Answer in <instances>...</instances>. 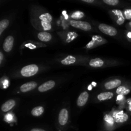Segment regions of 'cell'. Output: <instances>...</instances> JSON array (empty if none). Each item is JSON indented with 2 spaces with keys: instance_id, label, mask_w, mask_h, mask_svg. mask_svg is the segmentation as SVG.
Masks as SVG:
<instances>
[{
  "instance_id": "obj_1",
  "label": "cell",
  "mask_w": 131,
  "mask_h": 131,
  "mask_svg": "<svg viewBox=\"0 0 131 131\" xmlns=\"http://www.w3.org/2000/svg\"><path fill=\"white\" fill-rule=\"evenodd\" d=\"M38 67L36 65H29L24 67L20 71V74L24 77H31L37 74Z\"/></svg>"
},
{
  "instance_id": "obj_2",
  "label": "cell",
  "mask_w": 131,
  "mask_h": 131,
  "mask_svg": "<svg viewBox=\"0 0 131 131\" xmlns=\"http://www.w3.org/2000/svg\"><path fill=\"white\" fill-rule=\"evenodd\" d=\"M99 29L105 34L110 36H115L117 34V30L111 26L105 24H101L99 26Z\"/></svg>"
},
{
  "instance_id": "obj_3",
  "label": "cell",
  "mask_w": 131,
  "mask_h": 131,
  "mask_svg": "<svg viewBox=\"0 0 131 131\" xmlns=\"http://www.w3.org/2000/svg\"><path fill=\"white\" fill-rule=\"evenodd\" d=\"M70 23L71 26H72L74 28H79L84 31L90 30L92 28L90 24L87 22L80 21V20H71Z\"/></svg>"
},
{
  "instance_id": "obj_4",
  "label": "cell",
  "mask_w": 131,
  "mask_h": 131,
  "mask_svg": "<svg viewBox=\"0 0 131 131\" xmlns=\"http://www.w3.org/2000/svg\"><path fill=\"white\" fill-rule=\"evenodd\" d=\"M68 118H69L68 111L66 109H62L60 111L58 117V121L60 125H65L67 123Z\"/></svg>"
},
{
  "instance_id": "obj_5",
  "label": "cell",
  "mask_w": 131,
  "mask_h": 131,
  "mask_svg": "<svg viewBox=\"0 0 131 131\" xmlns=\"http://www.w3.org/2000/svg\"><path fill=\"white\" fill-rule=\"evenodd\" d=\"M14 37L12 36H8L5 40L3 43V49L5 52H9L12 50L14 45Z\"/></svg>"
},
{
  "instance_id": "obj_6",
  "label": "cell",
  "mask_w": 131,
  "mask_h": 131,
  "mask_svg": "<svg viewBox=\"0 0 131 131\" xmlns=\"http://www.w3.org/2000/svg\"><path fill=\"white\" fill-rule=\"evenodd\" d=\"M55 85V82L54 81H49L42 84L38 87V91L40 92H44L52 89Z\"/></svg>"
},
{
  "instance_id": "obj_7",
  "label": "cell",
  "mask_w": 131,
  "mask_h": 131,
  "mask_svg": "<svg viewBox=\"0 0 131 131\" xmlns=\"http://www.w3.org/2000/svg\"><path fill=\"white\" fill-rule=\"evenodd\" d=\"M113 118L116 122L122 123L127 121V120L128 119V116L126 114L124 113L123 111H120V112L115 113L114 114Z\"/></svg>"
},
{
  "instance_id": "obj_8",
  "label": "cell",
  "mask_w": 131,
  "mask_h": 131,
  "mask_svg": "<svg viewBox=\"0 0 131 131\" xmlns=\"http://www.w3.org/2000/svg\"><path fill=\"white\" fill-rule=\"evenodd\" d=\"M88 97H89V95H88V92H83L79 95V97H78V101H77V104H78V106H79V107H82V106H84L86 104V103L87 102V101L88 99Z\"/></svg>"
},
{
  "instance_id": "obj_9",
  "label": "cell",
  "mask_w": 131,
  "mask_h": 131,
  "mask_svg": "<svg viewBox=\"0 0 131 131\" xmlns=\"http://www.w3.org/2000/svg\"><path fill=\"white\" fill-rule=\"evenodd\" d=\"M37 86V83L35 82H29V83H25L20 86V91L22 92H28L29 91L35 89Z\"/></svg>"
},
{
  "instance_id": "obj_10",
  "label": "cell",
  "mask_w": 131,
  "mask_h": 131,
  "mask_svg": "<svg viewBox=\"0 0 131 131\" xmlns=\"http://www.w3.org/2000/svg\"><path fill=\"white\" fill-rule=\"evenodd\" d=\"M15 106V101L14 100L10 99L9 101H6V102L3 104L1 106V110L3 112H7L10 111L11 109H12Z\"/></svg>"
},
{
  "instance_id": "obj_11",
  "label": "cell",
  "mask_w": 131,
  "mask_h": 131,
  "mask_svg": "<svg viewBox=\"0 0 131 131\" xmlns=\"http://www.w3.org/2000/svg\"><path fill=\"white\" fill-rule=\"evenodd\" d=\"M121 83L122 82L120 80H119V79H115V80L107 82V83L105 84L104 86L106 89L111 90V89H113V88H116V87H118V88L120 87Z\"/></svg>"
},
{
  "instance_id": "obj_12",
  "label": "cell",
  "mask_w": 131,
  "mask_h": 131,
  "mask_svg": "<svg viewBox=\"0 0 131 131\" xmlns=\"http://www.w3.org/2000/svg\"><path fill=\"white\" fill-rule=\"evenodd\" d=\"M112 12L115 14V15L118 17L117 24L119 25H121L125 21V17L123 15V13L122 12L121 10H113Z\"/></svg>"
},
{
  "instance_id": "obj_13",
  "label": "cell",
  "mask_w": 131,
  "mask_h": 131,
  "mask_svg": "<svg viewBox=\"0 0 131 131\" xmlns=\"http://www.w3.org/2000/svg\"><path fill=\"white\" fill-rule=\"evenodd\" d=\"M38 38H39L40 40L42 41V42H49L52 38V36L47 32L43 31L38 33Z\"/></svg>"
},
{
  "instance_id": "obj_14",
  "label": "cell",
  "mask_w": 131,
  "mask_h": 131,
  "mask_svg": "<svg viewBox=\"0 0 131 131\" xmlns=\"http://www.w3.org/2000/svg\"><path fill=\"white\" fill-rule=\"evenodd\" d=\"M113 97V93H111V92H103V93H100L97 96V99L99 101H106V100L111 99Z\"/></svg>"
},
{
  "instance_id": "obj_15",
  "label": "cell",
  "mask_w": 131,
  "mask_h": 131,
  "mask_svg": "<svg viewBox=\"0 0 131 131\" xmlns=\"http://www.w3.org/2000/svg\"><path fill=\"white\" fill-rule=\"evenodd\" d=\"M89 64L92 67H101L104 65V61L100 58H95L90 60Z\"/></svg>"
},
{
  "instance_id": "obj_16",
  "label": "cell",
  "mask_w": 131,
  "mask_h": 131,
  "mask_svg": "<svg viewBox=\"0 0 131 131\" xmlns=\"http://www.w3.org/2000/svg\"><path fill=\"white\" fill-rule=\"evenodd\" d=\"M43 111H44V109L42 106H38V107H35L32 110L31 114L32 115L35 116H39L43 114Z\"/></svg>"
},
{
  "instance_id": "obj_17",
  "label": "cell",
  "mask_w": 131,
  "mask_h": 131,
  "mask_svg": "<svg viewBox=\"0 0 131 131\" xmlns=\"http://www.w3.org/2000/svg\"><path fill=\"white\" fill-rule=\"evenodd\" d=\"M76 61V59L75 57L72 56H68L65 58V59H63V60H61V63L63 65H70V64L74 63Z\"/></svg>"
},
{
  "instance_id": "obj_18",
  "label": "cell",
  "mask_w": 131,
  "mask_h": 131,
  "mask_svg": "<svg viewBox=\"0 0 131 131\" xmlns=\"http://www.w3.org/2000/svg\"><path fill=\"white\" fill-rule=\"evenodd\" d=\"M40 19L43 22H46V23H51L52 20V18L51 14H48V13H46V14H43L40 16Z\"/></svg>"
},
{
  "instance_id": "obj_19",
  "label": "cell",
  "mask_w": 131,
  "mask_h": 131,
  "mask_svg": "<svg viewBox=\"0 0 131 131\" xmlns=\"http://www.w3.org/2000/svg\"><path fill=\"white\" fill-rule=\"evenodd\" d=\"M129 92H130V90L124 86H120L116 90V93L118 95H121L123 96L125 95L128 94Z\"/></svg>"
},
{
  "instance_id": "obj_20",
  "label": "cell",
  "mask_w": 131,
  "mask_h": 131,
  "mask_svg": "<svg viewBox=\"0 0 131 131\" xmlns=\"http://www.w3.org/2000/svg\"><path fill=\"white\" fill-rule=\"evenodd\" d=\"M9 24V20L7 19H3L0 22V35L2 34L3 31L6 29Z\"/></svg>"
},
{
  "instance_id": "obj_21",
  "label": "cell",
  "mask_w": 131,
  "mask_h": 131,
  "mask_svg": "<svg viewBox=\"0 0 131 131\" xmlns=\"http://www.w3.org/2000/svg\"><path fill=\"white\" fill-rule=\"evenodd\" d=\"M83 17H84V13L80 11L75 12L71 15V17L74 19H79Z\"/></svg>"
},
{
  "instance_id": "obj_22",
  "label": "cell",
  "mask_w": 131,
  "mask_h": 131,
  "mask_svg": "<svg viewBox=\"0 0 131 131\" xmlns=\"http://www.w3.org/2000/svg\"><path fill=\"white\" fill-rule=\"evenodd\" d=\"M41 24H42V27H43V29H44L45 31L49 30V29H51V25L50 23H46V22L42 21Z\"/></svg>"
},
{
  "instance_id": "obj_23",
  "label": "cell",
  "mask_w": 131,
  "mask_h": 131,
  "mask_svg": "<svg viewBox=\"0 0 131 131\" xmlns=\"http://www.w3.org/2000/svg\"><path fill=\"white\" fill-rule=\"evenodd\" d=\"M104 2L105 3L107 4V5L115 6V5H116L118 3L119 1L118 0H104Z\"/></svg>"
},
{
  "instance_id": "obj_24",
  "label": "cell",
  "mask_w": 131,
  "mask_h": 131,
  "mask_svg": "<svg viewBox=\"0 0 131 131\" xmlns=\"http://www.w3.org/2000/svg\"><path fill=\"white\" fill-rule=\"evenodd\" d=\"M124 14H125V17L127 19H131V10H125L124 12Z\"/></svg>"
},
{
  "instance_id": "obj_25",
  "label": "cell",
  "mask_w": 131,
  "mask_h": 131,
  "mask_svg": "<svg viewBox=\"0 0 131 131\" xmlns=\"http://www.w3.org/2000/svg\"><path fill=\"white\" fill-rule=\"evenodd\" d=\"M105 120L111 124H113V118H111V116H109V115H107V116L106 115V116H105Z\"/></svg>"
},
{
  "instance_id": "obj_26",
  "label": "cell",
  "mask_w": 131,
  "mask_h": 131,
  "mask_svg": "<svg viewBox=\"0 0 131 131\" xmlns=\"http://www.w3.org/2000/svg\"><path fill=\"white\" fill-rule=\"evenodd\" d=\"M95 42V40H93V38H92V40L90 42H89V43L86 45L87 48H91V47H93V46H94Z\"/></svg>"
},
{
  "instance_id": "obj_27",
  "label": "cell",
  "mask_w": 131,
  "mask_h": 131,
  "mask_svg": "<svg viewBox=\"0 0 131 131\" xmlns=\"http://www.w3.org/2000/svg\"><path fill=\"white\" fill-rule=\"evenodd\" d=\"M127 103L129 104V110L131 111V99L127 100Z\"/></svg>"
},
{
  "instance_id": "obj_28",
  "label": "cell",
  "mask_w": 131,
  "mask_h": 131,
  "mask_svg": "<svg viewBox=\"0 0 131 131\" xmlns=\"http://www.w3.org/2000/svg\"><path fill=\"white\" fill-rule=\"evenodd\" d=\"M30 131H46L43 129H31Z\"/></svg>"
},
{
  "instance_id": "obj_29",
  "label": "cell",
  "mask_w": 131,
  "mask_h": 131,
  "mask_svg": "<svg viewBox=\"0 0 131 131\" xmlns=\"http://www.w3.org/2000/svg\"><path fill=\"white\" fill-rule=\"evenodd\" d=\"M0 56H1V59H0V63H1V61H3V54L2 52H0Z\"/></svg>"
},
{
  "instance_id": "obj_30",
  "label": "cell",
  "mask_w": 131,
  "mask_h": 131,
  "mask_svg": "<svg viewBox=\"0 0 131 131\" xmlns=\"http://www.w3.org/2000/svg\"><path fill=\"white\" fill-rule=\"evenodd\" d=\"M83 1L86 3H93L94 1L93 0H83Z\"/></svg>"
},
{
  "instance_id": "obj_31",
  "label": "cell",
  "mask_w": 131,
  "mask_h": 131,
  "mask_svg": "<svg viewBox=\"0 0 131 131\" xmlns=\"http://www.w3.org/2000/svg\"><path fill=\"white\" fill-rule=\"evenodd\" d=\"M122 97H123V95H119L117 97V100L122 99Z\"/></svg>"
},
{
  "instance_id": "obj_32",
  "label": "cell",
  "mask_w": 131,
  "mask_h": 131,
  "mask_svg": "<svg viewBox=\"0 0 131 131\" xmlns=\"http://www.w3.org/2000/svg\"><path fill=\"white\" fill-rule=\"evenodd\" d=\"M128 36H129V37H131V33H129V34H128Z\"/></svg>"
},
{
  "instance_id": "obj_33",
  "label": "cell",
  "mask_w": 131,
  "mask_h": 131,
  "mask_svg": "<svg viewBox=\"0 0 131 131\" xmlns=\"http://www.w3.org/2000/svg\"><path fill=\"white\" fill-rule=\"evenodd\" d=\"M91 89H92V88H91V86H90L89 88H88V90H91Z\"/></svg>"
},
{
  "instance_id": "obj_34",
  "label": "cell",
  "mask_w": 131,
  "mask_h": 131,
  "mask_svg": "<svg viewBox=\"0 0 131 131\" xmlns=\"http://www.w3.org/2000/svg\"><path fill=\"white\" fill-rule=\"evenodd\" d=\"M129 25H130V27H131V21L130 22V23H129Z\"/></svg>"
}]
</instances>
